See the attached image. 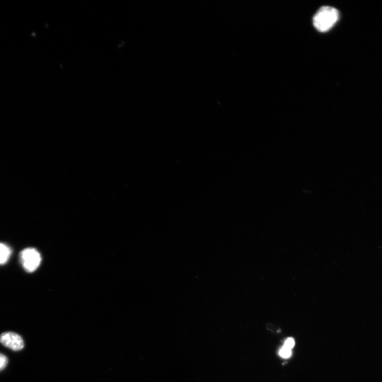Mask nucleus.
Listing matches in <instances>:
<instances>
[{
  "mask_svg": "<svg viewBox=\"0 0 382 382\" xmlns=\"http://www.w3.org/2000/svg\"><path fill=\"white\" fill-rule=\"evenodd\" d=\"M8 364V358L4 354L0 353V371L4 369Z\"/></svg>",
  "mask_w": 382,
  "mask_h": 382,
  "instance_id": "39448f33",
  "label": "nucleus"
},
{
  "mask_svg": "<svg viewBox=\"0 0 382 382\" xmlns=\"http://www.w3.org/2000/svg\"><path fill=\"white\" fill-rule=\"evenodd\" d=\"M20 259L23 268L28 272L36 271L42 261L40 253L33 248H27L22 251Z\"/></svg>",
  "mask_w": 382,
  "mask_h": 382,
  "instance_id": "f03ea898",
  "label": "nucleus"
},
{
  "mask_svg": "<svg viewBox=\"0 0 382 382\" xmlns=\"http://www.w3.org/2000/svg\"><path fill=\"white\" fill-rule=\"evenodd\" d=\"M0 342L8 348L14 351H19L24 349V342L20 335L12 332H6L0 335Z\"/></svg>",
  "mask_w": 382,
  "mask_h": 382,
  "instance_id": "7ed1b4c3",
  "label": "nucleus"
},
{
  "mask_svg": "<svg viewBox=\"0 0 382 382\" xmlns=\"http://www.w3.org/2000/svg\"><path fill=\"white\" fill-rule=\"evenodd\" d=\"M280 354L282 357L288 358L291 356L292 353L291 350H289L284 346L281 349Z\"/></svg>",
  "mask_w": 382,
  "mask_h": 382,
  "instance_id": "423d86ee",
  "label": "nucleus"
},
{
  "mask_svg": "<svg viewBox=\"0 0 382 382\" xmlns=\"http://www.w3.org/2000/svg\"><path fill=\"white\" fill-rule=\"evenodd\" d=\"M11 254L10 248L3 243L0 242V264L6 263Z\"/></svg>",
  "mask_w": 382,
  "mask_h": 382,
  "instance_id": "20e7f679",
  "label": "nucleus"
},
{
  "mask_svg": "<svg viewBox=\"0 0 382 382\" xmlns=\"http://www.w3.org/2000/svg\"><path fill=\"white\" fill-rule=\"evenodd\" d=\"M295 343V341L293 338H288L285 341L284 346L289 350H292L294 346Z\"/></svg>",
  "mask_w": 382,
  "mask_h": 382,
  "instance_id": "0eeeda50",
  "label": "nucleus"
},
{
  "mask_svg": "<svg viewBox=\"0 0 382 382\" xmlns=\"http://www.w3.org/2000/svg\"><path fill=\"white\" fill-rule=\"evenodd\" d=\"M340 18L339 11L333 7L325 6L321 8L314 17V24L319 31L324 32L331 29Z\"/></svg>",
  "mask_w": 382,
  "mask_h": 382,
  "instance_id": "f257e3e1",
  "label": "nucleus"
}]
</instances>
